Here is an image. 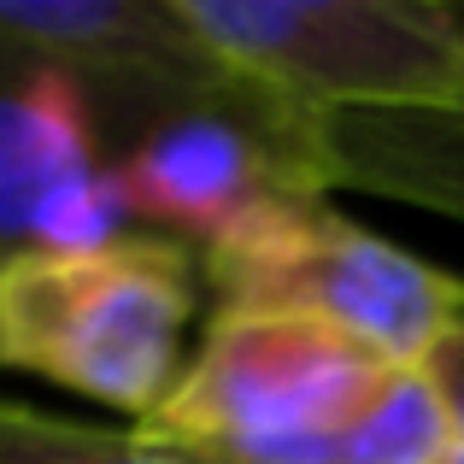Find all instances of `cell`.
<instances>
[{
	"label": "cell",
	"instance_id": "obj_3",
	"mask_svg": "<svg viewBox=\"0 0 464 464\" xmlns=\"http://www.w3.org/2000/svg\"><path fill=\"white\" fill-rule=\"evenodd\" d=\"M400 371L306 317L212 312L200 353L136 435L177 464H347Z\"/></svg>",
	"mask_w": 464,
	"mask_h": 464
},
{
	"label": "cell",
	"instance_id": "obj_2",
	"mask_svg": "<svg viewBox=\"0 0 464 464\" xmlns=\"http://www.w3.org/2000/svg\"><path fill=\"white\" fill-rule=\"evenodd\" d=\"M200 288V259L148 229L24 253L0 271V364L141 423L182 376Z\"/></svg>",
	"mask_w": 464,
	"mask_h": 464
},
{
	"label": "cell",
	"instance_id": "obj_1",
	"mask_svg": "<svg viewBox=\"0 0 464 464\" xmlns=\"http://www.w3.org/2000/svg\"><path fill=\"white\" fill-rule=\"evenodd\" d=\"M89 101L124 224L182 241L194 259L265 206L324 200L335 188L324 118L236 71L170 89H89Z\"/></svg>",
	"mask_w": 464,
	"mask_h": 464
},
{
	"label": "cell",
	"instance_id": "obj_10",
	"mask_svg": "<svg viewBox=\"0 0 464 464\" xmlns=\"http://www.w3.org/2000/svg\"><path fill=\"white\" fill-rule=\"evenodd\" d=\"M418 371H423V382H430V394L441 400V418H447V464H464V306H459L453 329L435 341V353L418 364Z\"/></svg>",
	"mask_w": 464,
	"mask_h": 464
},
{
	"label": "cell",
	"instance_id": "obj_7",
	"mask_svg": "<svg viewBox=\"0 0 464 464\" xmlns=\"http://www.w3.org/2000/svg\"><path fill=\"white\" fill-rule=\"evenodd\" d=\"M0 35L65 65L89 89H170L224 77L177 0H0Z\"/></svg>",
	"mask_w": 464,
	"mask_h": 464
},
{
	"label": "cell",
	"instance_id": "obj_11",
	"mask_svg": "<svg viewBox=\"0 0 464 464\" xmlns=\"http://www.w3.org/2000/svg\"><path fill=\"white\" fill-rule=\"evenodd\" d=\"M453 18H459V30H464V0H453Z\"/></svg>",
	"mask_w": 464,
	"mask_h": 464
},
{
	"label": "cell",
	"instance_id": "obj_4",
	"mask_svg": "<svg viewBox=\"0 0 464 464\" xmlns=\"http://www.w3.org/2000/svg\"><path fill=\"white\" fill-rule=\"evenodd\" d=\"M224 71L317 118L464 112L453 0H177Z\"/></svg>",
	"mask_w": 464,
	"mask_h": 464
},
{
	"label": "cell",
	"instance_id": "obj_6",
	"mask_svg": "<svg viewBox=\"0 0 464 464\" xmlns=\"http://www.w3.org/2000/svg\"><path fill=\"white\" fill-rule=\"evenodd\" d=\"M112 236H124V206L82 77L0 35V271Z\"/></svg>",
	"mask_w": 464,
	"mask_h": 464
},
{
	"label": "cell",
	"instance_id": "obj_8",
	"mask_svg": "<svg viewBox=\"0 0 464 464\" xmlns=\"http://www.w3.org/2000/svg\"><path fill=\"white\" fill-rule=\"evenodd\" d=\"M335 188H371L464 218V112L324 118Z\"/></svg>",
	"mask_w": 464,
	"mask_h": 464
},
{
	"label": "cell",
	"instance_id": "obj_9",
	"mask_svg": "<svg viewBox=\"0 0 464 464\" xmlns=\"http://www.w3.org/2000/svg\"><path fill=\"white\" fill-rule=\"evenodd\" d=\"M0 464H177V459L153 453L136 430H101V423L53 418V411L0 400Z\"/></svg>",
	"mask_w": 464,
	"mask_h": 464
},
{
	"label": "cell",
	"instance_id": "obj_5",
	"mask_svg": "<svg viewBox=\"0 0 464 464\" xmlns=\"http://www.w3.org/2000/svg\"><path fill=\"white\" fill-rule=\"evenodd\" d=\"M200 283L218 295V312L306 317L406 371L430 359L464 306L453 271L371 236L329 200H283L253 212L200 253Z\"/></svg>",
	"mask_w": 464,
	"mask_h": 464
}]
</instances>
